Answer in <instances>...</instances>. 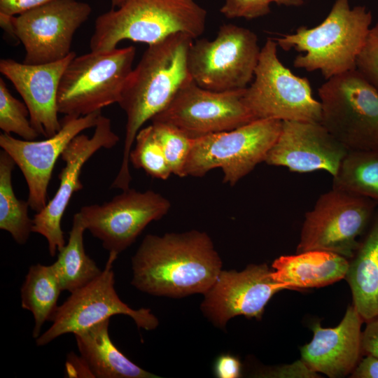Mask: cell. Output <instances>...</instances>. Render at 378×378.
<instances>
[{
    "instance_id": "cell-1",
    "label": "cell",
    "mask_w": 378,
    "mask_h": 378,
    "mask_svg": "<svg viewBox=\"0 0 378 378\" xmlns=\"http://www.w3.org/2000/svg\"><path fill=\"white\" fill-rule=\"evenodd\" d=\"M222 266L211 237L204 232L150 234L132 257L131 284L155 296L204 294L217 279Z\"/></svg>"
},
{
    "instance_id": "cell-2",
    "label": "cell",
    "mask_w": 378,
    "mask_h": 378,
    "mask_svg": "<svg viewBox=\"0 0 378 378\" xmlns=\"http://www.w3.org/2000/svg\"><path fill=\"white\" fill-rule=\"evenodd\" d=\"M193 39L188 34L176 33L148 45L132 69L118 103L126 114L127 122L122 158L111 188L124 190L130 188L132 178L129 157L138 132L192 79L187 59Z\"/></svg>"
},
{
    "instance_id": "cell-3",
    "label": "cell",
    "mask_w": 378,
    "mask_h": 378,
    "mask_svg": "<svg viewBox=\"0 0 378 378\" xmlns=\"http://www.w3.org/2000/svg\"><path fill=\"white\" fill-rule=\"evenodd\" d=\"M372 13L365 6L351 8L349 0H335L326 18L317 26H301L293 34L275 38L286 51L304 52L293 66L320 71L326 80L356 69L357 56L370 29Z\"/></svg>"
},
{
    "instance_id": "cell-4",
    "label": "cell",
    "mask_w": 378,
    "mask_h": 378,
    "mask_svg": "<svg viewBox=\"0 0 378 378\" xmlns=\"http://www.w3.org/2000/svg\"><path fill=\"white\" fill-rule=\"evenodd\" d=\"M206 11L195 0H125L95 21L91 51H108L124 40L155 43L176 34L195 38L205 29Z\"/></svg>"
},
{
    "instance_id": "cell-5",
    "label": "cell",
    "mask_w": 378,
    "mask_h": 378,
    "mask_svg": "<svg viewBox=\"0 0 378 378\" xmlns=\"http://www.w3.org/2000/svg\"><path fill=\"white\" fill-rule=\"evenodd\" d=\"M136 49L130 46L76 56L61 78L59 113L83 116L118 103L133 69Z\"/></svg>"
},
{
    "instance_id": "cell-6",
    "label": "cell",
    "mask_w": 378,
    "mask_h": 378,
    "mask_svg": "<svg viewBox=\"0 0 378 378\" xmlns=\"http://www.w3.org/2000/svg\"><path fill=\"white\" fill-rule=\"evenodd\" d=\"M277 43L267 38L260 50L254 77L242 100L255 120L321 122V104L309 80L294 74L277 55Z\"/></svg>"
},
{
    "instance_id": "cell-7",
    "label": "cell",
    "mask_w": 378,
    "mask_h": 378,
    "mask_svg": "<svg viewBox=\"0 0 378 378\" xmlns=\"http://www.w3.org/2000/svg\"><path fill=\"white\" fill-rule=\"evenodd\" d=\"M281 125L279 120L260 119L195 139L185 167L186 176L202 177L213 169L220 168L223 182L234 186L265 162Z\"/></svg>"
},
{
    "instance_id": "cell-8",
    "label": "cell",
    "mask_w": 378,
    "mask_h": 378,
    "mask_svg": "<svg viewBox=\"0 0 378 378\" xmlns=\"http://www.w3.org/2000/svg\"><path fill=\"white\" fill-rule=\"evenodd\" d=\"M321 123L349 150L378 149V90L355 69L318 90Z\"/></svg>"
},
{
    "instance_id": "cell-9",
    "label": "cell",
    "mask_w": 378,
    "mask_h": 378,
    "mask_svg": "<svg viewBox=\"0 0 378 378\" xmlns=\"http://www.w3.org/2000/svg\"><path fill=\"white\" fill-rule=\"evenodd\" d=\"M260 50L253 31L224 24L214 40L193 41L188 53V71L202 88L216 92L244 90L253 79Z\"/></svg>"
},
{
    "instance_id": "cell-10",
    "label": "cell",
    "mask_w": 378,
    "mask_h": 378,
    "mask_svg": "<svg viewBox=\"0 0 378 378\" xmlns=\"http://www.w3.org/2000/svg\"><path fill=\"white\" fill-rule=\"evenodd\" d=\"M377 207L368 197L332 187L306 213L297 253L326 251L351 259Z\"/></svg>"
},
{
    "instance_id": "cell-11",
    "label": "cell",
    "mask_w": 378,
    "mask_h": 378,
    "mask_svg": "<svg viewBox=\"0 0 378 378\" xmlns=\"http://www.w3.org/2000/svg\"><path fill=\"white\" fill-rule=\"evenodd\" d=\"M118 255L110 252L101 274L71 293L58 306L50 321L52 325L36 339L38 346H45L62 335L85 330L118 314L131 317L139 328L153 330L157 328L158 319L150 309H134L119 298L113 271V264Z\"/></svg>"
},
{
    "instance_id": "cell-12",
    "label": "cell",
    "mask_w": 378,
    "mask_h": 378,
    "mask_svg": "<svg viewBox=\"0 0 378 378\" xmlns=\"http://www.w3.org/2000/svg\"><path fill=\"white\" fill-rule=\"evenodd\" d=\"M244 90H209L191 79L150 120L172 125L191 139L232 130L255 120L243 102Z\"/></svg>"
},
{
    "instance_id": "cell-13",
    "label": "cell",
    "mask_w": 378,
    "mask_h": 378,
    "mask_svg": "<svg viewBox=\"0 0 378 378\" xmlns=\"http://www.w3.org/2000/svg\"><path fill=\"white\" fill-rule=\"evenodd\" d=\"M171 206L169 200L158 192L130 188L102 204L82 206L78 214L86 230L101 241L102 246L119 254L150 223L164 216Z\"/></svg>"
},
{
    "instance_id": "cell-14",
    "label": "cell",
    "mask_w": 378,
    "mask_h": 378,
    "mask_svg": "<svg viewBox=\"0 0 378 378\" xmlns=\"http://www.w3.org/2000/svg\"><path fill=\"white\" fill-rule=\"evenodd\" d=\"M91 11L83 1L54 0L13 16L15 38L25 51L23 63L45 64L68 56L74 34Z\"/></svg>"
},
{
    "instance_id": "cell-15",
    "label": "cell",
    "mask_w": 378,
    "mask_h": 378,
    "mask_svg": "<svg viewBox=\"0 0 378 378\" xmlns=\"http://www.w3.org/2000/svg\"><path fill=\"white\" fill-rule=\"evenodd\" d=\"M119 139L112 130L110 118L101 114L91 137L79 134L62 152L65 165L58 175L59 187L46 206L33 218L32 232L46 238L52 257L66 244L61 221L72 195L83 188L80 180L83 165L100 149L114 147Z\"/></svg>"
},
{
    "instance_id": "cell-16",
    "label": "cell",
    "mask_w": 378,
    "mask_h": 378,
    "mask_svg": "<svg viewBox=\"0 0 378 378\" xmlns=\"http://www.w3.org/2000/svg\"><path fill=\"white\" fill-rule=\"evenodd\" d=\"M101 111L83 116L64 115L61 127L53 136L41 141L16 139L0 134V146L21 170L27 184L29 207L36 213L47 204L49 183L55 163L62 152L81 132L95 127Z\"/></svg>"
},
{
    "instance_id": "cell-17",
    "label": "cell",
    "mask_w": 378,
    "mask_h": 378,
    "mask_svg": "<svg viewBox=\"0 0 378 378\" xmlns=\"http://www.w3.org/2000/svg\"><path fill=\"white\" fill-rule=\"evenodd\" d=\"M291 289L272 277L266 264L249 265L244 270H222L203 295L201 309L216 326L223 328L236 316L260 319L265 307L276 293Z\"/></svg>"
},
{
    "instance_id": "cell-18",
    "label": "cell",
    "mask_w": 378,
    "mask_h": 378,
    "mask_svg": "<svg viewBox=\"0 0 378 378\" xmlns=\"http://www.w3.org/2000/svg\"><path fill=\"white\" fill-rule=\"evenodd\" d=\"M348 152L321 122L284 120L265 162L298 173L325 170L333 177Z\"/></svg>"
},
{
    "instance_id": "cell-19",
    "label": "cell",
    "mask_w": 378,
    "mask_h": 378,
    "mask_svg": "<svg viewBox=\"0 0 378 378\" xmlns=\"http://www.w3.org/2000/svg\"><path fill=\"white\" fill-rule=\"evenodd\" d=\"M76 56L48 63L28 64L12 59L0 60V71L13 85L29 112L34 129L45 138L53 136L61 127L58 118L57 95L63 73Z\"/></svg>"
},
{
    "instance_id": "cell-20",
    "label": "cell",
    "mask_w": 378,
    "mask_h": 378,
    "mask_svg": "<svg viewBox=\"0 0 378 378\" xmlns=\"http://www.w3.org/2000/svg\"><path fill=\"white\" fill-rule=\"evenodd\" d=\"M363 322L351 304L336 327L323 328L319 322L314 324L313 338L302 346L301 359L312 370L330 378L351 374L363 356Z\"/></svg>"
},
{
    "instance_id": "cell-21",
    "label": "cell",
    "mask_w": 378,
    "mask_h": 378,
    "mask_svg": "<svg viewBox=\"0 0 378 378\" xmlns=\"http://www.w3.org/2000/svg\"><path fill=\"white\" fill-rule=\"evenodd\" d=\"M349 260L337 253L319 250L281 255L272 264V277L291 289L318 288L344 279Z\"/></svg>"
},
{
    "instance_id": "cell-22",
    "label": "cell",
    "mask_w": 378,
    "mask_h": 378,
    "mask_svg": "<svg viewBox=\"0 0 378 378\" xmlns=\"http://www.w3.org/2000/svg\"><path fill=\"white\" fill-rule=\"evenodd\" d=\"M110 318L74 333L81 358L96 378H155L126 357L111 340Z\"/></svg>"
},
{
    "instance_id": "cell-23",
    "label": "cell",
    "mask_w": 378,
    "mask_h": 378,
    "mask_svg": "<svg viewBox=\"0 0 378 378\" xmlns=\"http://www.w3.org/2000/svg\"><path fill=\"white\" fill-rule=\"evenodd\" d=\"M344 279L352 304L364 322L378 316V207L353 257Z\"/></svg>"
},
{
    "instance_id": "cell-24",
    "label": "cell",
    "mask_w": 378,
    "mask_h": 378,
    "mask_svg": "<svg viewBox=\"0 0 378 378\" xmlns=\"http://www.w3.org/2000/svg\"><path fill=\"white\" fill-rule=\"evenodd\" d=\"M58 275L52 265H31L20 288L21 306L31 312L34 319L32 337L41 335L42 326L51 321L58 308L62 291Z\"/></svg>"
},
{
    "instance_id": "cell-25",
    "label": "cell",
    "mask_w": 378,
    "mask_h": 378,
    "mask_svg": "<svg viewBox=\"0 0 378 378\" xmlns=\"http://www.w3.org/2000/svg\"><path fill=\"white\" fill-rule=\"evenodd\" d=\"M85 230L78 212L76 213L68 241L59 251L57 259L52 263L62 290L70 293L95 279L102 272L85 252L83 243Z\"/></svg>"
},
{
    "instance_id": "cell-26",
    "label": "cell",
    "mask_w": 378,
    "mask_h": 378,
    "mask_svg": "<svg viewBox=\"0 0 378 378\" xmlns=\"http://www.w3.org/2000/svg\"><path fill=\"white\" fill-rule=\"evenodd\" d=\"M15 163L4 150L0 152V229L8 232L18 244H24L32 232L33 218L28 201L19 200L13 190L12 172Z\"/></svg>"
},
{
    "instance_id": "cell-27",
    "label": "cell",
    "mask_w": 378,
    "mask_h": 378,
    "mask_svg": "<svg viewBox=\"0 0 378 378\" xmlns=\"http://www.w3.org/2000/svg\"><path fill=\"white\" fill-rule=\"evenodd\" d=\"M332 187L368 197L378 204V149L349 150Z\"/></svg>"
},
{
    "instance_id": "cell-28",
    "label": "cell",
    "mask_w": 378,
    "mask_h": 378,
    "mask_svg": "<svg viewBox=\"0 0 378 378\" xmlns=\"http://www.w3.org/2000/svg\"><path fill=\"white\" fill-rule=\"evenodd\" d=\"M134 142L135 146L130 153V163L153 178L167 180L172 172L152 125L141 128Z\"/></svg>"
},
{
    "instance_id": "cell-29",
    "label": "cell",
    "mask_w": 378,
    "mask_h": 378,
    "mask_svg": "<svg viewBox=\"0 0 378 378\" xmlns=\"http://www.w3.org/2000/svg\"><path fill=\"white\" fill-rule=\"evenodd\" d=\"M0 128L4 133L15 134L22 139L36 140L40 135L32 126L24 103L14 97L0 78Z\"/></svg>"
},
{
    "instance_id": "cell-30",
    "label": "cell",
    "mask_w": 378,
    "mask_h": 378,
    "mask_svg": "<svg viewBox=\"0 0 378 378\" xmlns=\"http://www.w3.org/2000/svg\"><path fill=\"white\" fill-rule=\"evenodd\" d=\"M151 125L172 174L181 178L186 177L185 167L195 139L190 138L178 129L165 123L152 122Z\"/></svg>"
},
{
    "instance_id": "cell-31",
    "label": "cell",
    "mask_w": 378,
    "mask_h": 378,
    "mask_svg": "<svg viewBox=\"0 0 378 378\" xmlns=\"http://www.w3.org/2000/svg\"><path fill=\"white\" fill-rule=\"evenodd\" d=\"M356 70L378 90V22L366 36L356 58Z\"/></svg>"
},
{
    "instance_id": "cell-32",
    "label": "cell",
    "mask_w": 378,
    "mask_h": 378,
    "mask_svg": "<svg viewBox=\"0 0 378 378\" xmlns=\"http://www.w3.org/2000/svg\"><path fill=\"white\" fill-rule=\"evenodd\" d=\"M271 0H225L221 13L227 18L251 20L270 13Z\"/></svg>"
},
{
    "instance_id": "cell-33",
    "label": "cell",
    "mask_w": 378,
    "mask_h": 378,
    "mask_svg": "<svg viewBox=\"0 0 378 378\" xmlns=\"http://www.w3.org/2000/svg\"><path fill=\"white\" fill-rule=\"evenodd\" d=\"M262 377L283 378H317L318 372L312 370L302 359L291 364L269 370L260 374Z\"/></svg>"
},
{
    "instance_id": "cell-34",
    "label": "cell",
    "mask_w": 378,
    "mask_h": 378,
    "mask_svg": "<svg viewBox=\"0 0 378 378\" xmlns=\"http://www.w3.org/2000/svg\"><path fill=\"white\" fill-rule=\"evenodd\" d=\"M365 323L361 337L363 355H371L378 358V316Z\"/></svg>"
},
{
    "instance_id": "cell-35",
    "label": "cell",
    "mask_w": 378,
    "mask_h": 378,
    "mask_svg": "<svg viewBox=\"0 0 378 378\" xmlns=\"http://www.w3.org/2000/svg\"><path fill=\"white\" fill-rule=\"evenodd\" d=\"M214 372L219 378H237L241 375L239 360L230 354L220 356L214 365Z\"/></svg>"
},
{
    "instance_id": "cell-36",
    "label": "cell",
    "mask_w": 378,
    "mask_h": 378,
    "mask_svg": "<svg viewBox=\"0 0 378 378\" xmlns=\"http://www.w3.org/2000/svg\"><path fill=\"white\" fill-rule=\"evenodd\" d=\"M52 1L54 0H0V13L10 16L19 15Z\"/></svg>"
},
{
    "instance_id": "cell-37",
    "label": "cell",
    "mask_w": 378,
    "mask_h": 378,
    "mask_svg": "<svg viewBox=\"0 0 378 378\" xmlns=\"http://www.w3.org/2000/svg\"><path fill=\"white\" fill-rule=\"evenodd\" d=\"M352 378H378V358L365 355L351 373Z\"/></svg>"
},
{
    "instance_id": "cell-38",
    "label": "cell",
    "mask_w": 378,
    "mask_h": 378,
    "mask_svg": "<svg viewBox=\"0 0 378 378\" xmlns=\"http://www.w3.org/2000/svg\"><path fill=\"white\" fill-rule=\"evenodd\" d=\"M66 374L69 377H93L88 365L84 360L70 353L66 363Z\"/></svg>"
},
{
    "instance_id": "cell-39",
    "label": "cell",
    "mask_w": 378,
    "mask_h": 378,
    "mask_svg": "<svg viewBox=\"0 0 378 378\" xmlns=\"http://www.w3.org/2000/svg\"><path fill=\"white\" fill-rule=\"evenodd\" d=\"M272 3L286 6H300L304 4V0H271Z\"/></svg>"
},
{
    "instance_id": "cell-40",
    "label": "cell",
    "mask_w": 378,
    "mask_h": 378,
    "mask_svg": "<svg viewBox=\"0 0 378 378\" xmlns=\"http://www.w3.org/2000/svg\"><path fill=\"white\" fill-rule=\"evenodd\" d=\"M112 8H117L121 6L125 0H111Z\"/></svg>"
}]
</instances>
